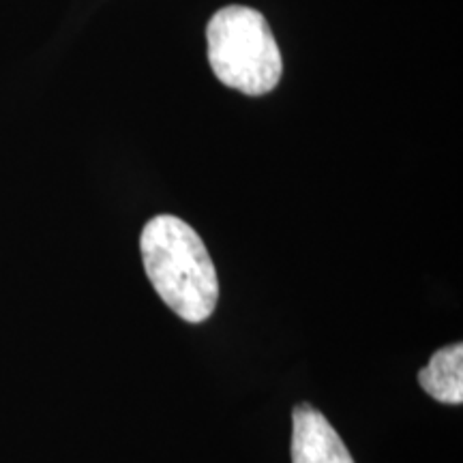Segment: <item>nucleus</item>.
<instances>
[{"label": "nucleus", "instance_id": "1", "mask_svg": "<svg viewBox=\"0 0 463 463\" xmlns=\"http://www.w3.org/2000/svg\"><path fill=\"white\" fill-rule=\"evenodd\" d=\"M142 262L159 298L189 324L208 320L219 300L217 270L198 232L174 215L144 225Z\"/></svg>", "mask_w": 463, "mask_h": 463}, {"label": "nucleus", "instance_id": "2", "mask_svg": "<svg viewBox=\"0 0 463 463\" xmlns=\"http://www.w3.org/2000/svg\"><path fill=\"white\" fill-rule=\"evenodd\" d=\"M206 42L208 62L222 84L249 97L266 95L279 84L281 52L260 11L241 5L217 11L206 26Z\"/></svg>", "mask_w": 463, "mask_h": 463}, {"label": "nucleus", "instance_id": "3", "mask_svg": "<svg viewBox=\"0 0 463 463\" xmlns=\"http://www.w3.org/2000/svg\"><path fill=\"white\" fill-rule=\"evenodd\" d=\"M292 463H354L320 410L300 403L292 414Z\"/></svg>", "mask_w": 463, "mask_h": 463}, {"label": "nucleus", "instance_id": "4", "mask_svg": "<svg viewBox=\"0 0 463 463\" xmlns=\"http://www.w3.org/2000/svg\"><path fill=\"white\" fill-rule=\"evenodd\" d=\"M419 384L438 402L459 405L463 402V345L453 344L438 350L430 364L420 369Z\"/></svg>", "mask_w": 463, "mask_h": 463}]
</instances>
